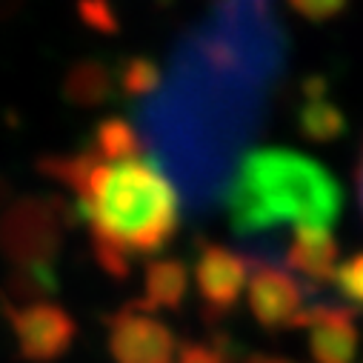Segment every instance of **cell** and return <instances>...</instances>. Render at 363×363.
Wrapping results in <instances>:
<instances>
[{
  "mask_svg": "<svg viewBox=\"0 0 363 363\" xmlns=\"http://www.w3.org/2000/svg\"><path fill=\"white\" fill-rule=\"evenodd\" d=\"M43 169L74 195L98 263L126 278L135 260L157 255L180 226V195L140 135L109 118L77 155L49 157Z\"/></svg>",
  "mask_w": 363,
  "mask_h": 363,
  "instance_id": "1",
  "label": "cell"
},
{
  "mask_svg": "<svg viewBox=\"0 0 363 363\" xmlns=\"http://www.w3.org/2000/svg\"><path fill=\"white\" fill-rule=\"evenodd\" d=\"M223 206L238 235L255 238L289 226L332 229L343 209L337 180L312 157L266 146L249 152L229 180Z\"/></svg>",
  "mask_w": 363,
  "mask_h": 363,
  "instance_id": "2",
  "label": "cell"
},
{
  "mask_svg": "<svg viewBox=\"0 0 363 363\" xmlns=\"http://www.w3.org/2000/svg\"><path fill=\"white\" fill-rule=\"evenodd\" d=\"M9 326L21 354L32 363H52L69 352L74 343V320L72 315L49 301H32L23 306H6Z\"/></svg>",
  "mask_w": 363,
  "mask_h": 363,
  "instance_id": "3",
  "label": "cell"
},
{
  "mask_svg": "<svg viewBox=\"0 0 363 363\" xmlns=\"http://www.w3.org/2000/svg\"><path fill=\"white\" fill-rule=\"evenodd\" d=\"M249 272H252V263L246 255L218 243L201 246L192 275H195V289L201 295L206 320H220L238 306L249 284Z\"/></svg>",
  "mask_w": 363,
  "mask_h": 363,
  "instance_id": "4",
  "label": "cell"
},
{
  "mask_svg": "<svg viewBox=\"0 0 363 363\" xmlns=\"http://www.w3.org/2000/svg\"><path fill=\"white\" fill-rule=\"evenodd\" d=\"M109 354L115 363H174L177 340L160 318L135 303L109 318Z\"/></svg>",
  "mask_w": 363,
  "mask_h": 363,
  "instance_id": "5",
  "label": "cell"
},
{
  "mask_svg": "<svg viewBox=\"0 0 363 363\" xmlns=\"http://www.w3.org/2000/svg\"><path fill=\"white\" fill-rule=\"evenodd\" d=\"M246 301L255 320L269 332L295 326V318L303 309V292L298 281L286 275L284 266H266V263L252 266Z\"/></svg>",
  "mask_w": 363,
  "mask_h": 363,
  "instance_id": "6",
  "label": "cell"
},
{
  "mask_svg": "<svg viewBox=\"0 0 363 363\" xmlns=\"http://www.w3.org/2000/svg\"><path fill=\"white\" fill-rule=\"evenodd\" d=\"M295 326L309 329V349L315 363H352L357 352L354 309L340 303L315 301L303 306L295 318Z\"/></svg>",
  "mask_w": 363,
  "mask_h": 363,
  "instance_id": "7",
  "label": "cell"
},
{
  "mask_svg": "<svg viewBox=\"0 0 363 363\" xmlns=\"http://www.w3.org/2000/svg\"><path fill=\"white\" fill-rule=\"evenodd\" d=\"M284 266L303 275L312 284H329L337 272V240L332 229L303 226L292 232L289 249L284 255Z\"/></svg>",
  "mask_w": 363,
  "mask_h": 363,
  "instance_id": "8",
  "label": "cell"
},
{
  "mask_svg": "<svg viewBox=\"0 0 363 363\" xmlns=\"http://www.w3.org/2000/svg\"><path fill=\"white\" fill-rule=\"evenodd\" d=\"M9 255L23 263L26 269H46L49 252H52V235L55 223L49 209L43 206H26L18 212V218L9 223Z\"/></svg>",
  "mask_w": 363,
  "mask_h": 363,
  "instance_id": "9",
  "label": "cell"
},
{
  "mask_svg": "<svg viewBox=\"0 0 363 363\" xmlns=\"http://www.w3.org/2000/svg\"><path fill=\"white\" fill-rule=\"evenodd\" d=\"M189 292V269L177 257H157L146 263L140 309H177Z\"/></svg>",
  "mask_w": 363,
  "mask_h": 363,
  "instance_id": "10",
  "label": "cell"
},
{
  "mask_svg": "<svg viewBox=\"0 0 363 363\" xmlns=\"http://www.w3.org/2000/svg\"><path fill=\"white\" fill-rule=\"evenodd\" d=\"M298 126L315 143H332L346 132V118L340 106L326 98V83L320 77L306 80V101L301 106Z\"/></svg>",
  "mask_w": 363,
  "mask_h": 363,
  "instance_id": "11",
  "label": "cell"
},
{
  "mask_svg": "<svg viewBox=\"0 0 363 363\" xmlns=\"http://www.w3.org/2000/svg\"><path fill=\"white\" fill-rule=\"evenodd\" d=\"M332 284L337 286V292H340L346 301L363 306V252H360V255H352L346 263L337 266Z\"/></svg>",
  "mask_w": 363,
  "mask_h": 363,
  "instance_id": "12",
  "label": "cell"
},
{
  "mask_svg": "<svg viewBox=\"0 0 363 363\" xmlns=\"http://www.w3.org/2000/svg\"><path fill=\"white\" fill-rule=\"evenodd\" d=\"M286 4L306 21L312 23H323V21H332L337 18L346 6H349V0H286Z\"/></svg>",
  "mask_w": 363,
  "mask_h": 363,
  "instance_id": "13",
  "label": "cell"
},
{
  "mask_svg": "<svg viewBox=\"0 0 363 363\" xmlns=\"http://www.w3.org/2000/svg\"><path fill=\"white\" fill-rule=\"evenodd\" d=\"M157 83V66L149 60H132L123 69V89L126 92H146Z\"/></svg>",
  "mask_w": 363,
  "mask_h": 363,
  "instance_id": "14",
  "label": "cell"
},
{
  "mask_svg": "<svg viewBox=\"0 0 363 363\" xmlns=\"http://www.w3.org/2000/svg\"><path fill=\"white\" fill-rule=\"evenodd\" d=\"M174 363H226L220 357V352L215 346H203V343H184L177 346Z\"/></svg>",
  "mask_w": 363,
  "mask_h": 363,
  "instance_id": "15",
  "label": "cell"
},
{
  "mask_svg": "<svg viewBox=\"0 0 363 363\" xmlns=\"http://www.w3.org/2000/svg\"><path fill=\"white\" fill-rule=\"evenodd\" d=\"M357 198H360V209H363V149H360V163H357Z\"/></svg>",
  "mask_w": 363,
  "mask_h": 363,
  "instance_id": "16",
  "label": "cell"
},
{
  "mask_svg": "<svg viewBox=\"0 0 363 363\" xmlns=\"http://www.w3.org/2000/svg\"><path fill=\"white\" fill-rule=\"evenodd\" d=\"M249 363H292V360H284V357H269V354H255Z\"/></svg>",
  "mask_w": 363,
  "mask_h": 363,
  "instance_id": "17",
  "label": "cell"
}]
</instances>
